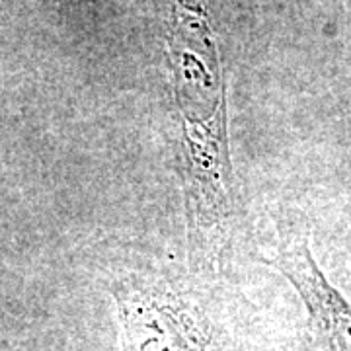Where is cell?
<instances>
[{
	"instance_id": "obj_2",
	"label": "cell",
	"mask_w": 351,
	"mask_h": 351,
	"mask_svg": "<svg viewBox=\"0 0 351 351\" xmlns=\"http://www.w3.org/2000/svg\"><path fill=\"white\" fill-rule=\"evenodd\" d=\"M123 351H209L205 318L186 299L164 287L115 289Z\"/></svg>"
},
{
	"instance_id": "obj_3",
	"label": "cell",
	"mask_w": 351,
	"mask_h": 351,
	"mask_svg": "<svg viewBox=\"0 0 351 351\" xmlns=\"http://www.w3.org/2000/svg\"><path fill=\"white\" fill-rule=\"evenodd\" d=\"M269 263L287 277L302 299L314 351H351V302L320 271L308 240L289 232L279 240Z\"/></svg>"
},
{
	"instance_id": "obj_1",
	"label": "cell",
	"mask_w": 351,
	"mask_h": 351,
	"mask_svg": "<svg viewBox=\"0 0 351 351\" xmlns=\"http://www.w3.org/2000/svg\"><path fill=\"white\" fill-rule=\"evenodd\" d=\"M172 55L189 240L203 260H217L234 213L225 88L207 27L191 8L176 12Z\"/></svg>"
}]
</instances>
